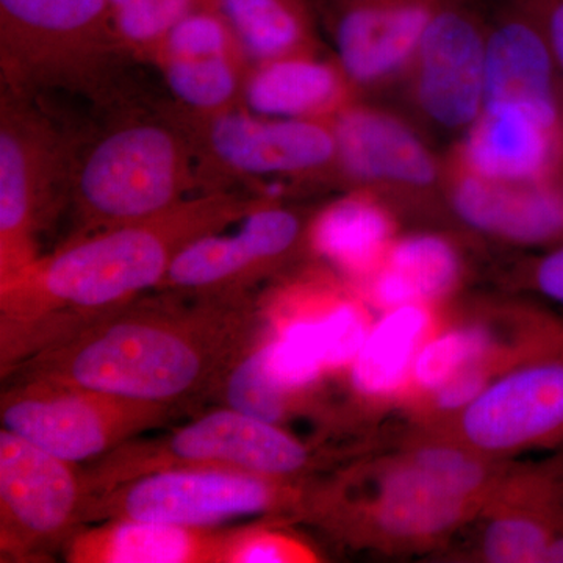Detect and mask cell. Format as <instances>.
<instances>
[{
  "instance_id": "cell-29",
  "label": "cell",
  "mask_w": 563,
  "mask_h": 563,
  "mask_svg": "<svg viewBox=\"0 0 563 563\" xmlns=\"http://www.w3.org/2000/svg\"><path fill=\"white\" fill-rule=\"evenodd\" d=\"M492 347L490 333L484 328L473 325L444 332L418 351L410 376L420 390L435 391L455 374L474 363L484 362Z\"/></svg>"
},
{
  "instance_id": "cell-22",
  "label": "cell",
  "mask_w": 563,
  "mask_h": 563,
  "mask_svg": "<svg viewBox=\"0 0 563 563\" xmlns=\"http://www.w3.org/2000/svg\"><path fill=\"white\" fill-rule=\"evenodd\" d=\"M473 499L448 488L407 461L385 474L373 506L374 523L396 539H431L453 529L472 510Z\"/></svg>"
},
{
  "instance_id": "cell-36",
  "label": "cell",
  "mask_w": 563,
  "mask_h": 563,
  "mask_svg": "<svg viewBox=\"0 0 563 563\" xmlns=\"http://www.w3.org/2000/svg\"><path fill=\"white\" fill-rule=\"evenodd\" d=\"M532 282L547 298L563 303V244L536 263Z\"/></svg>"
},
{
  "instance_id": "cell-18",
  "label": "cell",
  "mask_w": 563,
  "mask_h": 563,
  "mask_svg": "<svg viewBox=\"0 0 563 563\" xmlns=\"http://www.w3.org/2000/svg\"><path fill=\"white\" fill-rule=\"evenodd\" d=\"M465 157L472 173L485 179H553L563 157V131L521 107H487L472 125Z\"/></svg>"
},
{
  "instance_id": "cell-23",
  "label": "cell",
  "mask_w": 563,
  "mask_h": 563,
  "mask_svg": "<svg viewBox=\"0 0 563 563\" xmlns=\"http://www.w3.org/2000/svg\"><path fill=\"white\" fill-rule=\"evenodd\" d=\"M251 65L306 54L313 46L310 0H211Z\"/></svg>"
},
{
  "instance_id": "cell-14",
  "label": "cell",
  "mask_w": 563,
  "mask_h": 563,
  "mask_svg": "<svg viewBox=\"0 0 563 563\" xmlns=\"http://www.w3.org/2000/svg\"><path fill=\"white\" fill-rule=\"evenodd\" d=\"M444 0H318L346 79L372 84L417 54Z\"/></svg>"
},
{
  "instance_id": "cell-6",
  "label": "cell",
  "mask_w": 563,
  "mask_h": 563,
  "mask_svg": "<svg viewBox=\"0 0 563 563\" xmlns=\"http://www.w3.org/2000/svg\"><path fill=\"white\" fill-rule=\"evenodd\" d=\"M292 477L239 470H163L144 474L91 498L87 523L140 520L213 528L247 517H277L309 507Z\"/></svg>"
},
{
  "instance_id": "cell-4",
  "label": "cell",
  "mask_w": 563,
  "mask_h": 563,
  "mask_svg": "<svg viewBox=\"0 0 563 563\" xmlns=\"http://www.w3.org/2000/svg\"><path fill=\"white\" fill-rule=\"evenodd\" d=\"M109 0H0L3 88L63 90L107 103L125 58Z\"/></svg>"
},
{
  "instance_id": "cell-1",
  "label": "cell",
  "mask_w": 563,
  "mask_h": 563,
  "mask_svg": "<svg viewBox=\"0 0 563 563\" xmlns=\"http://www.w3.org/2000/svg\"><path fill=\"white\" fill-rule=\"evenodd\" d=\"M157 291L11 374L173 409L221 390L233 366L261 343L257 307L246 292Z\"/></svg>"
},
{
  "instance_id": "cell-3",
  "label": "cell",
  "mask_w": 563,
  "mask_h": 563,
  "mask_svg": "<svg viewBox=\"0 0 563 563\" xmlns=\"http://www.w3.org/2000/svg\"><path fill=\"white\" fill-rule=\"evenodd\" d=\"M192 190L198 157L184 120L125 118L74 146L66 191L79 235L154 217Z\"/></svg>"
},
{
  "instance_id": "cell-35",
  "label": "cell",
  "mask_w": 563,
  "mask_h": 563,
  "mask_svg": "<svg viewBox=\"0 0 563 563\" xmlns=\"http://www.w3.org/2000/svg\"><path fill=\"white\" fill-rule=\"evenodd\" d=\"M539 22L563 74V0H520Z\"/></svg>"
},
{
  "instance_id": "cell-16",
  "label": "cell",
  "mask_w": 563,
  "mask_h": 563,
  "mask_svg": "<svg viewBox=\"0 0 563 563\" xmlns=\"http://www.w3.org/2000/svg\"><path fill=\"white\" fill-rule=\"evenodd\" d=\"M236 531L111 520L80 529L66 544L74 563H225Z\"/></svg>"
},
{
  "instance_id": "cell-12",
  "label": "cell",
  "mask_w": 563,
  "mask_h": 563,
  "mask_svg": "<svg viewBox=\"0 0 563 563\" xmlns=\"http://www.w3.org/2000/svg\"><path fill=\"white\" fill-rule=\"evenodd\" d=\"M301 233L295 211L257 203L239 231L211 233L185 247L157 290L246 292L251 282L295 250Z\"/></svg>"
},
{
  "instance_id": "cell-17",
  "label": "cell",
  "mask_w": 563,
  "mask_h": 563,
  "mask_svg": "<svg viewBox=\"0 0 563 563\" xmlns=\"http://www.w3.org/2000/svg\"><path fill=\"white\" fill-rule=\"evenodd\" d=\"M459 217L474 229L528 244H563V187L532 181L465 177L454 191Z\"/></svg>"
},
{
  "instance_id": "cell-24",
  "label": "cell",
  "mask_w": 563,
  "mask_h": 563,
  "mask_svg": "<svg viewBox=\"0 0 563 563\" xmlns=\"http://www.w3.org/2000/svg\"><path fill=\"white\" fill-rule=\"evenodd\" d=\"M457 277L459 258L450 244L439 236H410L388 251L372 298L387 310L426 303L450 291Z\"/></svg>"
},
{
  "instance_id": "cell-33",
  "label": "cell",
  "mask_w": 563,
  "mask_h": 563,
  "mask_svg": "<svg viewBox=\"0 0 563 563\" xmlns=\"http://www.w3.org/2000/svg\"><path fill=\"white\" fill-rule=\"evenodd\" d=\"M312 554L282 533L254 528L236 531L225 563L307 562Z\"/></svg>"
},
{
  "instance_id": "cell-15",
  "label": "cell",
  "mask_w": 563,
  "mask_h": 563,
  "mask_svg": "<svg viewBox=\"0 0 563 563\" xmlns=\"http://www.w3.org/2000/svg\"><path fill=\"white\" fill-rule=\"evenodd\" d=\"M515 106L563 131V74L539 22L520 0L487 33L484 109Z\"/></svg>"
},
{
  "instance_id": "cell-8",
  "label": "cell",
  "mask_w": 563,
  "mask_h": 563,
  "mask_svg": "<svg viewBox=\"0 0 563 563\" xmlns=\"http://www.w3.org/2000/svg\"><path fill=\"white\" fill-rule=\"evenodd\" d=\"M174 410L38 379H16L0 402L2 429L73 463L98 461Z\"/></svg>"
},
{
  "instance_id": "cell-26",
  "label": "cell",
  "mask_w": 563,
  "mask_h": 563,
  "mask_svg": "<svg viewBox=\"0 0 563 563\" xmlns=\"http://www.w3.org/2000/svg\"><path fill=\"white\" fill-rule=\"evenodd\" d=\"M391 222L379 206L362 198L344 199L314 221V250L351 273H368L383 258Z\"/></svg>"
},
{
  "instance_id": "cell-2",
  "label": "cell",
  "mask_w": 563,
  "mask_h": 563,
  "mask_svg": "<svg viewBox=\"0 0 563 563\" xmlns=\"http://www.w3.org/2000/svg\"><path fill=\"white\" fill-rule=\"evenodd\" d=\"M258 202L240 192H199L154 217L79 235L36 258L0 285L2 374L157 290L185 247L242 221Z\"/></svg>"
},
{
  "instance_id": "cell-21",
  "label": "cell",
  "mask_w": 563,
  "mask_h": 563,
  "mask_svg": "<svg viewBox=\"0 0 563 563\" xmlns=\"http://www.w3.org/2000/svg\"><path fill=\"white\" fill-rule=\"evenodd\" d=\"M344 77L309 54L251 65L243 109L266 118H322L342 103Z\"/></svg>"
},
{
  "instance_id": "cell-30",
  "label": "cell",
  "mask_w": 563,
  "mask_h": 563,
  "mask_svg": "<svg viewBox=\"0 0 563 563\" xmlns=\"http://www.w3.org/2000/svg\"><path fill=\"white\" fill-rule=\"evenodd\" d=\"M231 409L277 424L287 412L288 393L274 383L266 368V342L257 343L229 372L222 384Z\"/></svg>"
},
{
  "instance_id": "cell-10",
  "label": "cell",
  "mask_w": 563,
  "mask_h": 563,
  "mask_svg": "<svg viewBox=\"0 0 563 563\" xmlns=\"http://www.w3.org/2000/svg\"><path fill=\"white\" fill-rule=\"evenodd\" d=\"M195 141L203 192L228 191L231 179L320 172L335 163L332 121L266 118L239 109L184 118Z\"/></svg>"
},
{
  "instance_id": "cell-20",
  "label": "cell",
  "mask_w": 563,
  "mask_h": 563,
  "mask_svg": "<svg viewBox=\"0 0 563 563\" xmlns=\"http://www.w3.org/2000/svg\"><path fill=\"white\" fill-rule=\"evenodd\" d=\"M368 332L361 307L339 303L318 320L291 322L266 340V368L285 391L299 390L317 380L322 369L354 362Z\"/></svg>"
},
{
  "instance_id": "cell-13",
  "label": "cell",
  "mask_w": 563,
  "mask_h": 563,
  "mask_svg": "<svg viewBox=\"0 0 563 563\" xmlns=\"http://www.w3.org/2000/svg\"><path fill=\"white\" fill-rule=\"evenodd\" d=\"M485 35L465 0H444L417 49L421 109L446 129L473 125L484 110Z\"/></svg>"
},
{
  "instance_id": "cell-11",
  "label": "cell",
  "mask_w": 563,
  "mask_h": 563,
  "mask_svg": "<svg viewBox=\"0 0 563 563\" xmlns=\"http://www.w3.org/2000/svg\"><path fill=\"white\" fill-rule=\"evenodd\" d=\"M461 431L485 453L563 442V346L488 384L463 409Z\"/></svg>"
},
{
  "instance_id": "cell-5",
  "label": "cell",
  "mask_w": 563,
  "mask_h": 563,
  "mask_svg": "<svg viewBox=\"0 0 563 563\" xmlns=\"http://www.w3.org/2000/svg\"><path fill=\"white\" fill-rule=\"evenodd\" d=\"M310 463L309 450L279 426L229 407L202 415L157 439L121 444L85 473L95 496L163 470L206 466L295 477Z\"/></svg>"
},
{
  "instance_id": "cell-7",
  "label": "cell",
  "mask_w": 563,
  "mask_h": 563,
  "mask_svg": "<svg viewBox=\"0 0 563 563\" xmlns=\"http://www.w3.org/2000/svg\"><path fill=\"white\" fill-rule=\"evenodd\" d=\"M74 147L36 106L3 88L0 110V285L38 258L36 235L68 184Z\"/></svg>"
},
{
  "instance_id": "cell-28",
  "label": "cell",
  "mask_w": 563,
  "mask_h": 563,
  "mask_svg": "<svg viewBox=\"0 0 563 563\" xmlns=\"http://www.w3.org/2000/svg\"><path fill=\"white\" fill-rule=\"evenodd\" d=\"M207 0H109L114 31L132 57L157 60L174 25Z\"/></svg>"
},
{
  "instance_id": "cell-34",
  "label": "cell",
  "mask_w": 563,
  "mask_h": 563,
  "mask_svg": "<svg viewBox=\"0 0 563 563\" xmlns=\"http://www.w3.org/2000/svg\"><path fill=\"white\" fill-rule=\"evenodd\" d=\"M488 384V366L484 362L474 363L432 391L433 407L439 410H463L487 388Z\"/></svg>"
},
{
  "instance_id": "cell-9",
  "label": "cell",
  "mask_w": 563,
  "mask_h": 563,
  "mask_svg": "<svg viewBox=\"0 0 563 563\" xmlns=\"http://www.w3.org/2000/svg\"><path fill=\"white\" fill-rule=\"evenodd\" d=\"M92 493L85 468L0 432V548L3 558H46L87 523Z\"/></svg>"
},
{
  "instance_id": "cell-27",
  "label": "cell",
  "mask_w": 563,
  "mask_h": 563,
  "mask_svg": "<svg viewBox=\"0 0 563 563\" xmlns=\"http://www.w3.org/2000/svg\"><path fill=\"white\" fill-rule=\"evenodd\" d=\"M181 113L195 118L243 109L251 63L243 55L211 58H165L158 62Z\"/></svg>"
},
{
  "instance_id": "cell-31",
  "label": "cell",
  "mask_w": 563,
  "mask_h": 563,
  "mask_svg": "<svg viewBox=\"0 0 563 563\" xmlns=\"http://www.w3.org/2000/svg\"><path fill=\"white\" fill-rule=\"evenodd\" d=\"M243 55L231 25L211 2L181 18L166 36L155 63L165 58H211Z\"/></svg>"
},
{
  "instance_id": "cell-19",
  "label": "cell",
  "mask_w": 563,
  "mask_h": 563,
  "mask_svg": "<svg viewBox=\"0 0 563 563\" xmlns=\"http://www.w3.org/2000/svg\"><path fill=\"white\" fill-rule=\"evenodd\" d=\"M335 163L352 179L426 187L435 180V163L406 125L365 109L343 110L332 121Z\"/></svg>"
},
{
  "instance_id": "cell-32",
  "label": "cell",
  "mask_w": 563,
  "mask_h": 563,
  "mask_svg": "<svg viewBox=\"0 0 563 563\" xmlns=\"http://www.w3.org/2000/svg\"><path fill=\"white\" fill-rule=\"evenodd\" d=\"M409 461L432 474L451 490L473 499L483 495L488 483L484 463L450 446L421 448L410 455Z\"/></svg>"
},
{
  "instance_id": "cell-25",
  "label": "cell",
  "mask_w": 563,
  "mask_h": 563,
  "mask_svg": "<svg viewBox=\"0 0 563 563\" xmlns=\"http://www.w3.org/2000/svg\"><path fill=\"white\" fill-rule=\"evenodd\" d=\"M432 313L424 303H409L388 310L369 329L368 336L354 361V384L369 396H385L398 390L412 372L415 357L421 350Z\"/></svg>"
}]
</instances>
